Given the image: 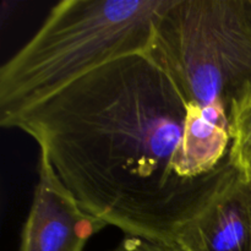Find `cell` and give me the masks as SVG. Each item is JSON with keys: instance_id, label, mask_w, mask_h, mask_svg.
Masks as SVG:
<instances>
[{"instance_id": "obj_1", "label": "cell", "mask_w": 251, "mask_h": 251, "mask_svg": "<svg viewBox=\"0 0 251 251\" xmlns=\"http://www.w3.org/2000/svg\"><path fill=\"white\" fill-rule=\"evenodd\" d=\"M37 142L81 207L176 245L240 173L225 112L189 102L146 53L105 64L0 122Z\"/></svg>"}, {"instance_id": "obj_2", "label": "cell", "mask_w": 251, "mask_h": 251, "mask_svg": "<svg viewBox=\"0 0 251 251\" xmlns=\"http://www.w3.org/2000/svg\"><path fill=\"white\" fill-rule=\"evenodd\" d=\"M174 0H64L0 69V122L86 74L146 53Z\"/></svg>"}, {"instance_id": "obj_3", "label": "cell", "mask_w": 251, "mask_h": 251, "mask_svg": "<svg viewBox=\"0 0 251 251\" xmlns=\"http://www.w3.org/2000/svg\"><path fill=\"white\" fill-rule=\"evenodd\" d=\"M146 54L181 95L228 115L251 96V0H174Z\"/></svg>"}, {"instance_id": "obj_4", "label": "cell", "mask_w": 251, "mask_h": 251, "mask_svg": "<svg viewBox=\"0 0 251 251\" xmlns=\"http://www.w3.org/2000/svg\"><path fill=\"white\" fill-rule=\"evenodd\" d=\"M38 174L20 251H83L90 238L107 225L81 207L43 153Z\"/></svg>"}, {"instance_id": "obj_5", "label": "cell", "mask_w": 251, "mask_h": 251, "mask_svg": "<svg viewBox=\"0 0 251 251\" xmlns=\"http://www.w3.org/2000/svg\"><path fill=\"white\" fill-rule=\"evenodd\" d=\"M185 251H251V176L240 173L184 226L176 244Z\"/></svg>"}, {"instance_id": "obj_6", "label": "cell", "mask_w": 251, "mask_h": 251, "mask_svg": "<svg viewBox=\"0 0 251 251\" xmlns=\"http://www.w3.org/2000/svg\"><path fill=\"white\" fill-rule=\"evenodd\" d=\"M232 150L233 162L248 172L251 164V96L235 110L232 118Z\"/></svg>"}, {"instance_id": "obj_7", "label": "cell", "mask_w": 251, "mask_h": 251, "mask_svg": "<svg viewBox=\"0 0 251 251\" xmlns=\"http://www.w3.org/2000/svg\"><path fill=\"white\" fill-rule=\"evenodd\" d=\"M109 251H185L178 245L154 243L136 237H125L114 249Z\"/></svg>"}, {"instance_id": "obj_8", "label": "cell", "mask_w": 251, "mask_h": 251, "mask_svg": "<svg viewBox=\"0 0 251 251\" xmlns=\"http://www.w3.org/2000/svg\"><path fill=\"white\" fill-rule=\"evenodd\" d=\"M248 174H249V176H251V164H250V167H249V169H248V172H247Z\"/></svg>"}]
</instances>
